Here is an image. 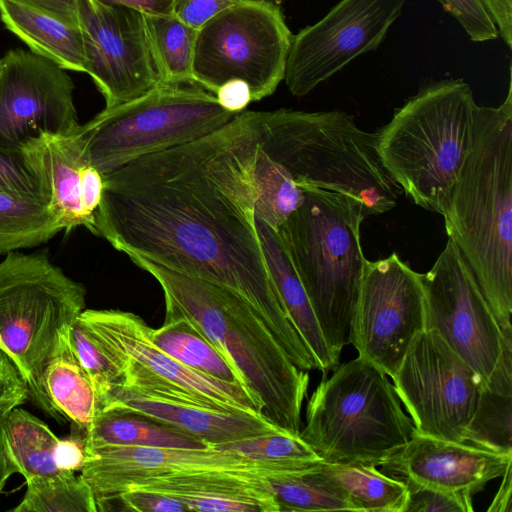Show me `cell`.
<instances>
[{
	"label": "cell",
	"mask_w": 512,
	"mask_h": 512,
	"mask_svg": "<svg viewBox=\"0 0 512 512\" xmlns=\"http://www.w3.org/2000/svg\"><path fill=\"white\" fill-rule=\"evenodd\" d=\"M259 111L103 174L95 235L116 250L226 286L265 321L291 361L319 365L293 325L255 225Z\"/></svg>",
	"instance_id": "1"
},
{
	"label": "cell",
	"mask_w": 512,
	"mask_h": 512,
	"mask_svg": "<svg viewBox=\"0 0 512 512\" xmlns=\"http://www.w3.org/2000/svg\"><path fill=\"white\" fill-rule=\"evenodd\" d=\"M159 283L165 319L190 322L236 369L263 404L262 415L299 436L309 375L288 357L265 321L234 290L213 281L127 255Z\"/></svg>",
	"instance_id": "2"
},
{
	"label": "cell",
	"mask_w": 512,
	"mask_h": 512,
	"mask_svg": "<svg viewBox=\"0 0 512 512\" xmlns=\"http://www.w3.org/2000/svg\"><path fill=\"white\" fill-rule=\"evenodd\" d=\"M442 216L500 328L511 325V66L503 103L475 107L472 147Z\"/></svg>",
	"instance_id": "3"
},
{
	"label": "cell",
	"mask_w": 512,
	"mask_h": 512,
	"mask_svg": "<svg viewBox=\"0 0 512 512\" xmlns=\"http://www.w3.org/2000/svg\"><path fill=\"white\" fill-rule=\"evenodd\" d=\"M261 150L303 190L318 188L356 198L367 216L393 209L400 187L385 170L377 134L343 111H259Z\"/></svg>",
	"instance_id": "4"
},
{
	"label": "cell",
	"mask_w": 512,
	"mask_h": 512,
	"mask_svg": "<svg viewBox=\"0 0 512 512\" xmlns=\"http://www.w3.org/2000/svg\"><path fill=\"white\" fill-rule=\"evenodd\" d=\"M476 105L463 79L429 83L376 132L385 170L417 206L443 215L472 147Z\"/></svg>",
	"instance_id": "5"
},
{
	"label": "cell",
	"mask_w": 512,
	"mask_h": 512,
	"mask_svg": "<svg viewBox=\"0 0 512 512\" xmlns=\"http://www.w3.org/2000/svg\"><path fill=\"white\" fill-rule=\"evenodd\" d=\"M277 229L306 291L333 358L350 344L351 323L366 258L360 227L366 217L354 197L311 188Z\"/></svg>",
	"instance_id": "6"
},
{
	"label": "cell",
	"mask_w": 512,
	"mask_h": 512,
	"mask_svg": "<svg viewBox=\"0 0 512 512\" xmlns=\"http://www.w3.org/2000/svg\"><path fill=\"white\" fill-rule=\"evenodd\" d=\"M414 430L388 375L357 356L318 384L299 436L324 462L377 467L403 447Z\"/></svg>",
	"instance_id": "7"
},
{
	"label": "cell",
	"mask_w": 512,
	"mask_h": 512,
	"mask_svg": "<svg viewBox=\"0 0 512 512\" xmlns=\"http://www.w3.org/2000/svg\"><path fill=\"white\" fill-rule=\"evenodd\" d=\"M85 287L46 253L9 252L0 262V351L14 365L32 401L49 416L43 372L61 337L85 307Z\"/></svg>",
	"instance_id": "8"
},
{
	"label": "cell",
	"mask_w": 512,
	"mask_h": 512,
	"mask_svg": "<svg viewBox=\"0 0 512 512\" xmlns=\"http://www.w3.org/2000/svg\"><path fill=\"white\" fill-rule=\"evenodd\" d=\"M236 114L196 83L161 82L135 99L104 108L75 133L85 161L106 174L138 157L202 138Z\"/></svg>",
	"instance_id": "9"
},
{
	"label": "cell",
	"mask_w": 512,
	"mask_h": 512,
	"mask_svg": "<svg viewBox=\"0 0 512 512\" xmlns=\"http://www.w3.org/2000/svg\"><path fill=\"white\" fill-rule=\"evenodd\" d=\"M75 323L120 372L119 387L219 411L262 414V402L248 388L195 371L158 348L152 328L132 312L87 309Z\"/></svg>",
	"instance_id": "10"
},
{
	"label": "cell",
	"mask_w": 512,
	"mask_h": 512,
	"mask_svg": "<svg viewBox=\"0 0 512 512\" xmlns=\"http://www.w3.org/2000/svg\"><path fill=\"white\" fill-rule=\"evenodd\" d=\"M292 36L277 3L238 0L197 30L192 80L214 95L240 80L260 101L284 80Z\"/></svg>",
	"instance_id": "11"
},
{
	"label": "cell",
	"mask_w": 512,
	"mask_h": 512,
	"mask_svg": "<svg viewBox=\"0 0 512 512\" xmlns=\"http://www.w3.org/2000/svg\"><path fill=\"white\" fill-rule=\"evenodd\" d=\"M391 378L417 433L466 443L485 382L437 332L425 329Z\"/></svg>",
	"instance_id": "12"
},
{
	"label": "cell",
	"mask_w": 512,
	"mask_h": 512,
	"mask_svg": "<svg viewBox=\"0 0 512 512\" xmlns=\"http://www.w3.org/2000/svg\"><path fill=\"white\" fill-rule=\"evenodd\" d=\"M425 329L421 274L396 253L366 259L350 332L358 356L391 377Z\"/></svg>",
	"instance_id": "13"
},
{
	"label": "cell",
	"mask_w": 512,
	"mask_h": 512,
	"mask_svg": "<svg viewBox=\"0 0 512 512\" xmlns=\"http://www.w3.org/2000/svg\"><path fill=\"white\" fill-rule=\"evenodd\" d=\"M405 0H340L318 22L292 36L284 80L303 97L358 56L377 50Z\"/></svg>",
	"instance_id": "14"
},
{
	"label": "cell",
	"mask_w": 512,
	"mask_h": 512,
	"mask_svg": "<svg viewBox=\"0 0 512 512\" xmlns=\"http://www.w3.org/2000/svg\"><path fill=\"white\" fill-rule=\"evenodd\" d=\"M426 329H432L486 383L501 351L502 329L472 270L448 238L429 271L421 274Z\"/></svg>",
	"instance_id": "15"
},
{
	"label": "cell",
	"mask_w": 512,
	"mask_h": 512,
	"mask_svg": "<svg viewBox=\"0 0 512 512\" xmlns=\"http://www.w3.org/2000/svg\"><path fill=\"white\" fill-rule=\"evenodd\" d=\"M86 73L102 93L106 106L135 99L161 82L144 14L96 0H78Z\"/></svg>",
	"instance_id": "16"
},
{
	"label": "cell",
	"mask_w": 512,
	"mask_h": 512,
	"mask_svg": "<svg viewBox=\"0 0 512 512\" xmlns=\"http://www.w3.org/2000/svg\"><path fill=\"white\" fill-rule=\"evenodd\" d=\"M0 73V149L20 150L42 134L78 126L74 84L64 69L33 52L9 51Z\"/></svg>",
	"instance_id": "17"
},
{
	"label": "cell",
	"mask_w": 512,
	"mask_h": 512,
	"mask_svg": "<svg viewBox=\"0 0 512 512\" xmlns=\"http://www.w3.org/2000/svg\"><path fill=\"white\" fill-rule=\"evenodd\" d=\"M84 454L80 477L94 492L98 508L131 485L154 478L202 471H234L268 479L307 470L290 464L252 459L239 452L213 446H103L84 448Z\"/></svg>",
	"instance_id": "18"
},
{
	"label": "cell",
	"mask_w": 512,
	"mask_h": 512,
	"mask_svg": "<svg viewBox=\"0 0 512 512\" xmlns=\"http://www.w3.org/2000/svg\"><path fill=\"white\" fill-rule=\"evenodd\" d=\"M415 429V428H414ZM512 465V453H498L417 433L380 466L407 486L473 496Z\"/></svg>",
	"instance_id": "19"
},
{
	"label": "cell",
	"mask_w": 512,
	"mask_h": 512,
	"mask_svg": "<svg viewBox=\"0 0 512 512\" xmlns=\"http://www.w3.org/2000/svg\"><path fill=\"white\" fill-rule=\"evenodd\" d=\"M105 408L141 415L208 446L284 432L260 413L219 411L188 401L139 393L127 387L114 388L106 398Z\"/></svg>",
	"instance_id": "20"
},
{
	"label": "cell",
	"mask_w": 512,
	"mask_h": 512,
	"mask_svg": "<svg viewBox=\"0 0 512 512\" xmlns=\"http://www.w3.org/2000/svg\"><path fill=\"white\" fill-rule=\"evenodd\" d=\"M163 493L189 511L279 512L267 478L234 471H202L154 478L130 487Z\"/></svg>",
	"instance_id": "21"
},
{
	"label": "cell",
	"mask_w": 512,
	"mask_h": 512,
	"mask_svg": "<svg viewBox=\"0 0 512 512\" xmlns=\"http://www.w3.org/2000/svg\"><path fill=\"white\" fill-rule=\"evenodd\" d=\"M20 151L44 189L47 206L62 230L84 226L95 234L81 201L80 173L87 162L75 131L42 134L27 141Z\"/></svg>",
	"instance_id": "22"
},
{
	"label": "cell",
	"mask_w": 512,
	"mask_h": 512,
	"mask_svg": "<svg viewBox=\"0 0 512 512\" xmlns=\"http://www.w3.org/2000/svg\"><path fill=\"white\" fill-rule=\"evenodd\" d=\"M0 17L6 28L33 53L64 70L86 73L80 26L17 0H0Z\"/></svg>",
	"instance_id": "23"
},
{
	"label": "cell",
	"mask_w": 512,
	"mask_h": 512,
	"mask_svg": "<svg viewBox=\"0 0 512 512\" xmlns=\"http://www.w3.org/2000/svg\"><path fill=\"white\" fill-rule=\"evenodd\" d=\"M255 225L269 266L287 313L300 337L326 373L338 366L322 335L316 316L276 229L255 216Z\"/></svg>",
	"instance_id": "24"
},
{
	"label": "cell",
	"mask_w": 512,
	"mask_h": 512,
	"mask_svg": "<svg viewBox=\"0 0 512 512\" xmlns=\"http://www.w3.org/2000/svg\"><path fill=\"white\" fill-rule=\"evenodd\" d=\"M47 396L61 417H65L86 431L102 402L85 369L73 352L69 329L43 372Z\"/></svg>",
	"instance_id": "25"
},
{
	"label": "cell",
	"mask_w": 512,
	"mask_h": 512,
	"mask_svg": "<svg viewBox=\"0 0 512 512\" xmlns=\"http://www.w3.org/2000/svg\"><path fill=\"white\" fill-rule=\"evenodd\" d=\"M84 448L103 446L205 448L203 441L141 415L113 408L99 411L85 431Z\"/></svg>",
	"instance_id": "26"
},
{
	"label": "cell",
	"mask_w": 512,
	"mask_h": 512,
	"mask_svg": "<svg viewBox=\"0 0 512 512\" xmlns=\"http://www.w3.org/2000/svg\"><path fill=\"white\" fill-rule=\"evenodd\" d=\"M317 470L360 512H405L409 489L404 481L362 463L322 462Z\"/></svg>",
	"instance_id": "27"
},
{
	"label": "cell",
	"mask_w": 512,
	"mask_h": 512,
	"mask_svg": "<svg viewBox=\"0 0 512 512\" xmlns=\"http://www.w3.org/2000/svg\"><path fill=\"white\" fill-rule=\"evenodd\" d=\"M2 434L9 458L25 480L64 472L56 462L60 439L28 411L12 408L3 421Z\"/></svg>",
	"instance_id": "28"
},
{
	"label": "cell",
	"mask_w": 512,
	"mask_h": 512,
	"mask_svg": "<svg viewBox=\"0 0 512 512\" xmlns=\"http://www.w3.org/2000/svg\"><path fill=\"white\" fill-rule=\"evenodd\" d=\"M151 339L183 365L209 377L246 387L239 372L187 320H165L160 328L151 330Z\"/></svg>",
	"instance_id": "29"
},
{
	"label": "cell",
	"mask_w": 512,
	"mask_h": 512,
	"mask_svg": "<svg viewBox=\"0 0 512 512\" xmlns=\"http://www.w3.org/2000/svg\"><path fill=\"white\" fill-rule=\"evenodd\" d=\"M60 231L46 203L0 191V254L38 246Z\"/></svg>",
	"instance_id": "30"
},
{
	"label": "cell",
	"mask_w": 512,
	"mask_h": 512,
	"mask_svg": "<svg viewBox=\"0 0 512 512\" xmlns=\"http://www.w3.org/2000/svg\"><path fill=\"white\" fill-rule=\"evenodd\" d=\"M317 466L268 478L279 512L357 511L350 499L319 473Z\"/></svg>",
	"instance_id": "31"
},
{
	"label": "cell",
	"mask_w": 512,
	"mask_h": 512,
	"mask_svg": "<svg viewBox=\"0 0 512 512\" xmlns=\"http://www.w3.org/2000/svg\"><path fill=\"white\" fill-rule=\"evenodd\" d=\"M163 82L194 83L192 60L197 30L175 15H144Z\"/></svg>",
	"instance_id": "32"
},
{
	"label": "cell",
	"mask_w": 512,
	"mask_h": 512,
	"mask_svg": "<svg viewBox=\"0 0 512 512\" xmlns=\"http://www.w3.org/2000/svg\"><path fill=\"white\" fill-rule=\"evenodd\" d=\"M27 489L14 512H97L90 486L74 471L26 480Z\"/></svg>",
	"instance_id": "33"
},
{
	"label": "cell",
	"mask_w": 512,
	"mask_h": 512,
	"mask_svg": "<svg viewBox=\"0 0 512 512\" xmlns=\"http://www.w3.org/2000/svg\"><path fill=\"white\" fill-rule=\"evenodd\" d=\"M257 190L255 216L278 229L301 206L304 190L290 175L258 147L254 168Z\"/></svg>",
	"instance_id": "34"
},
{
	"label": "cell",
	"mask_w": 512,
	"mask_h": 512,
	"mask_svg": "<svg viewBox=\"0 0 512 512\" xmlns=\"http://www.w3.org/2000/svg\"><path fill=\"white\" fill-rule=\"evenodd\" d=\"M466 443L498 453H512V396L483 388L466 429Z\"/></svg>",
	"instance_id": "35"
},
{
	"label": "cell",
	"mask_w": 512,
	"mask_h": 512,
	"mask_svg": "<svg viewBox=\"0 0 512 512\" xmlns=\"http://www.w3.org/2000/svg\"><path fill=\"white\" fill-rule=\"evenodd\" d=\"M239 452L249 458L290 464L309 469L324 462L300 436L270 433L213 446Z\"/></svg>",
	"instance_id": "36"
},
{
	"label": "cell",
	"mask_w": 512,
	"mask_h": 512,
	"mask_svg": "<svg viewBox=\"0 0 512 512\" xmlns=\"http://www.w3.org/2000/svg\"><path fill=\"white\" fill-rule=\"evenodd\" d=\"M0 191L47 204L45 191L20 150L0 149Z\"/></svg>",
	"instance_id": "37"
},
{
	"label": "cell",
	"mask_w": 512,
	"mask_h": 512,
	"mask_svg": "<svg viewBox=\"0 0 512 512\" xmlns=\"http://www.w3.org/2000/svg\"><path fill=\"white\" fill-rule=\"evenodd\" d=\"M462 26L473 42L499 37L497 26L482 0H437Z\"/></svg>",
	"instance_id": "38"
},
{
	"label": "cell",
	"mask_w": 512,
	"mask_h": 512,
	"mask_svg": "<svg viewBox=\"0 0 512 512\" xmlns=\"http://www.w3.org/2000/svg\"><path fill=\"white\" fill-rule=\"evenodd\" d=\"M409 497L405 512H473L472 496L408 486Z\"/></svg>",
	"instance_id": "39"
},
{
	"label": "cell",
	"mask_w": 512,
	"mask_h": 512,
	"mask_svg": "<svg viewBox=\"0 0 512 512\" xmlns=\"http://www.w3.org/2000/svg\"><path fill=\"white\" fill-rule=\"evenodd\" d=\"M112 499H117L128 511L138 512H184L189 511L181 502L157 491L140 487H129ZM109 501V500H108ZM100 507V506H99Z\"/></svg>",
	"instance_id": "40"
},
{
	"label": "cell",
	"mask_w": 512,
	"mask_h": 512,
	"mask_svg": "<svg viewBox=\"0 0 512 512\" xmlns=\"http://www.w3.org/2000/svg\"><path fill=\"white\" fill-rule=\"evenodd\" d=\"M238 0H177L174 13L185 24L198 30L210 19Z\"/></svg>",
	"instance_id": "41"
},
{
	"label": "cell",
	"mask_w": 512,
	"mask_h": 512,
	"mask_svg": "<svg viewBox=\"0 0 512 512\" xmlns=\"http://www.w3.org/2000/svg\"><path fill=\"white\" fill-rule=\"evenodd\" d=\"M486 388L512 396V324L502 329L501 351Z\"/></svg>",
	"instance_id": "42"
},
{
	"label": "cell",
	"mask_w": 512,
	"mask_h": 512,
	"mask_svg": "<svg viewBox=\"0 0 512 512\" xmlns=\"http://www.w3.org/2000/svg\"><path fill=\"white\" fill-rule=\"evenodd\" d=\"M81 201L87 217L94 224L95 212L100 204L103 193V174L90 164L81 168Z\"/></svg>",
	"instance_id": "43"
},
{
	"label": "cell",
	"mask_w": 512,
	"mask_h": 512,
	"mask_svg": "<svg viewBox=\"0 0 512 512\" xmlns=\"http://www.w3.org/2000/svg\"><path fill=\"white\" fill-rule=\"evenodd\" d=\"M28 388L10 360L0 364V405L7 401L24 403Z\"/></svg>",
	"instance_id": "44"
},
{
	"label": "cell",
	"mask_w": 512,
	"mask_h": 512,
	"mask_svg": "<svg viewBox=\"0 0 512 512\" xmlns=\"http://www.w3.org/2000/svg\"><path fill=\"white\" fill-rule=\"evenodd\" d=\"M215 96L224 109L233 113L244 111L248 104L252 102L250 88L240 80H232L223 84Z\"/></svg>",
	"instance_id": "45"
},
{
	"label": "cell",
	"mask_w": 512,
	"mask_h": 512,
	"mask_svg": "<svg viewBox=\"0 0 512 512\" xmlns=\"http://www.w3.org/2000/svg\"><path fill=\"white\" fill-rule=\"evenodd\" d=\"M492 19L499 36L512 48V0H482Z\"/></svg>",
	"instance_id": "46"
},
{
	"label": "cell",
	"mask_w": 512,
	"mask_h": 512,
	"mask_svg": "<svg viewBox=\"0 0 512 512\" xmlns=\"http://www.w3.org/2000/svg\"><path fill=\"white\" fill-rule=\"evenodd\" d=\"M21 3L47 12L66 22L80 26L78 0H17Z\"/></svg>",
	"instance_id": "47"
},
{
	"label": "cell",
	"mask_w": 512,
	"mask_h": 512,
	"mask_svg": "<svg viewBox=\"0 0 512 512\" xmlns=\"http://www.w3.org/2000/svg\"><path fill=\"white\" fill-rule=\"evenodd\" d=\"M107 6H124L144 15H173L177 0H96Z\"/></svg>",
	"instance_id": "48"
},
{
	"label": "cell",
	"mask_w": 512,
	"mask_h": 512,
	"mask_svg": "<svg viewBox=\"0 0 512 512\" xmlns=\"http://www.w3.org/2000/svg\"><path fill=\"white\" fill-rule=\"evenodd\" d=\"M84 444L66 439H60L56 450V462L62 471L81 470L84 463Z\"/></svg>",
	"instance_id": "49"
},
{
	"label": "cell",
	"mask_w": 512,
	"mask_h": 512,
	"mask_svg": "<svg viewBox=\"0 0 512 512\" xmlns=\"http://www.w3.org/2000/svg\"><path fill=\"white\" fill-rule=\"evenodd\" d=\"M23 403L19 401H7L0 405V493L9 477L17 473L15 466L9 458L2 434V424L9 411Z\"/></svg>",
	"instance_id": "50"
},
{
	"label": "cell",
	"mask_w": 512,
	"mask_h": 512,
	"mask_svg": "<svg viewBox=\"0 0 512 512\" xmlns=\"http://www.w3.org/2000/svg\"><path fill=\"white\" fill-rule=\"evenodd\" d=\"M501 477V484L487 512H512V465Z\"/></svg>",
	"instance_id": "51"
},
{
	"label": "cell",
	"mask_w": 512,
	"mask_h": 512,
	"mask_svg": "<svg viewBox=\"0 0 512 512\" xmlns=\"http://www.w3.org/2000/svg\"><path fill=\"white\" fill-rule=\"evenodd\" d=\"M7 360H9L7 356L0 351V364L4 363Z\"/></svg>",
	"instance_id": "52"
},
{
	"label": "cell",
	"mask_w": 512,
	"mask_h": 512,
	"mask_svg": "<svg viewBox=\"0 0 512 512\" xmlns=\"http://www.w3.org/2000/svg\"><path fill=\"white\" fill-rule=\"evenodd\" d=\"M0 73H1V62H0Z\"/></svg>",
	"instance_id": "53"
}]
</instances>
